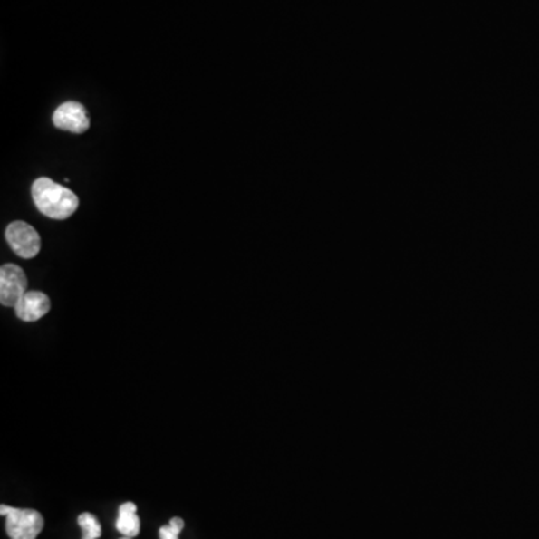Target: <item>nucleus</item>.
I'll use <instances>...</instances> for the list:
<instances>
[{"mask_svg": "<svg viewBox=\"0 0 539 539\" xmlns=\"http://www.w3.org/2000/svg\"><path fill=\"white\" fill-rule=\"evenodd\" d=\"M82 539H86V538H82Z\"/></svg>", "mask_w": 539, "mask_h": 539, "instance_id": "9b49d317", "label": "nucleus"}, {"mask_svg": "<svg viewBox=\"0 0 539 539\" xmlns=\"http://www.w3.org/2000/svg\"><path fill=\"white\" fill-rule=\"evenodd\" d=\"M117 531L128 538L139 536L141 522L137 515V506L134 502H126L119 508V518L116 523Z\"/></svg>", "mask_w": 539, "mask_h": 539, "instance_id": "0eeeda50", "label": "nucleus"}, {"mask_svg": "<svg viewBox=\"0 0 539 539\" xmlns=\"http://www.w3.org/2000/svg\"><path fill=\"white\" fill-rule=\"evenodd\" d=\"M32 197L39 212L52 219H68L78 208L77 195L52 178H41L32 186Z\"/></svg>", "mask_w": 539, "mask_h": 539, "instance_id": "f257e3e1", "label": "nucleus"}, {"mask_svg": "<svg viewBox=\"0 0 539 539\" xmlns=\"http://www.w3.org/2000/svg\"><path fill=\"white\" fill-rule=\"evenodd\" d=\"M120 539H132V538H128V536H123V538Z\"/></svg>", "mask_w": 539, "mask_h": 539, "instance_id": "9d476101", "label": "nucleus"}, {"mask_svg": "<svg viewBox=\"0 0 539 539\" xmlns=\"http://www.w3.org/2000/svg\"><path fill=\"white\" fill-rule=\"evenodd\" d=\"M14 309L20 320L24 322H35L50 311V298L41 291H27Z\"/></svg>", "mask_w": 539, "mask_h": 539, "instance_id": "423d86ee", "label": "nucleus"}, {"mask_svg": "<svg viewBox=\"0 0 539 539\" xmlns=\"http://www.w3.org/2000/svg\"><path fill=\"white\" fill-rule=\"evenodd\" d=\"M185 527V522L180 517L171 518V522L167 526H162L159 529L160 539H178L181 531Z\"/></svg>", "mask_w": 539, "mask_h": 539, "instance_id": "1a4fd4ad", "label": "nucleus"}, {"mask_svg": "<svg viewBox=\"0 0 539 539\" xmlns=\"http://www.w3.org/2000/svg\"><path fill=\"white\" fill-rule=\"evenodd\" d=\"M0 514L6 517V534L11 539H36L43 529V517L35 509L13 508L2 505Z\"/></svg>", "mask_w": 539, "mask_h": 539, "instance_id": "f03ea898", "label": "nucleus"}, {"mask_svg": "<svg viewBox=\"0 0 539 539\" xmlns=\"http://www.w3.org/2000/svg\"><path fill=\"white\" fill-rule=\"evenodd\" d=\"M6 242L18 256L24 259L35 258L41 251V237L36 229L26 222L17 220L6 228Z\"/></svg>", "mask_w": 539, "mask_h": 539, "instance_id": "7ed1b4c3", "label": "nucleus"}, {"mask_svg": "<svg viewBox=\"0 0 539 539\" xmlns=\"http://www.w3.org/2000/svg\"><path fill=\"white\" fill-rule=\"evenodd\" d=\"M26 273L15 264H5L0 268V303L6 307H15L27 293Z\"/></svg>", "mask_w": 539, "mask_h": 539, "instance_id": "20e7f679", "label": "nucleus"}, {"mask_svg": "<svg viewBox=\"0 0 539 539\" xmlns=\"http://www.w3.org/2000/svg\"><path fill=\"white\" fill-rule=\"evenodd\" d=\"M78 525L82 529V538L98 539L102 535V529L95 515L91 513H82L78 517Z\"/></svg>", "mask_w": 539, "mask_h": 539, "instance_id": "6e6552de", "label": "nucleus"}, {"mask_svg": "<svg viewBox=\"0 0 539 539\" xmlns=\"http://www.w3.org/2000/svg\"><path fill=\"white\" fill-rule=\"evenodd\" d=\"M53 123L62 130L72 134H82L91 128V119L86 108L78 102H65L53 114Z\"/></svg>", "mask_w": 539, "mask_h": 539, "instance_id": "39448f33", "label": "nucleus"}]
</instances>
